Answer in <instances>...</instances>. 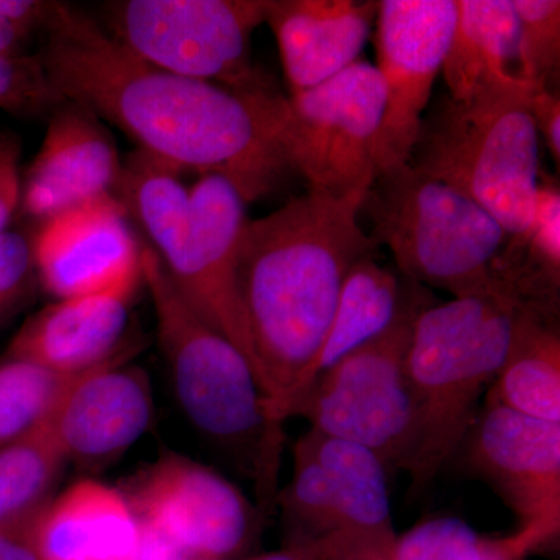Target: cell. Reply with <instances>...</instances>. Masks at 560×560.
I'll return each mask as SVG.
<instances>
[{"label": "cell", "instance_id": "7c38bea8", "mask_svg": "<svg viewBox=\"0 0 560 560\" xmlns=\"http://www.w3.org/2000/svg\"><path fill=\"white\" fill-rule=\"evenodd\" d=\"M464 467L514 512L518 529L560 530V423L486 401L459 451Z\"/></svg>", "mask_w": 560, "mask_h": 560}, {"label": "cell", "instance_id": "d6a6232c", "mask_svg": "<svg viewBox=\"0 0 560 560\" xmlns=\"http://www.w3.org/2000/svg\"><path fill=\"white\" fill-rule=\"evenodd\" d=\"M551 541L536 529H518L506 537H488L481 560H526L530 552Z\"/></svg>", "mask_w": 560, "mask_h": 560}, {"label": "cell", "instance_id": "5bb4252c", "mask_svg": "<svg viewBox=\"0 0 560 560\" xmlns=\"http://www.w3.org/2000/svg\"><path fill=\"white\" fill-rule=\"evenodd\" d=\"M190 267L175 287L212 329L241 350L254 370L237 275L238 245L248 220L246 202L226 179L202 175L190 189Z\"/></svg>", "mask_w": 560, "mask_h": 560}, {"label": "cell", "instance_id": "4dcf8cb0", "mask_svg": "<svg viewBox=\"0 0 560 560\" xmlns=\"http://www.w3.org/2000/svg\"><path fill=\"white\" fill-rule=\"evenodd\" d=\"M530 117L539 139L550 150L556 164L560 162V95L558 91H530L528 97Z\"/></svg>", "mask_w": 560, "mask_h": 560}, {"label": "cell", "instance_id": "44dd1931", "mask_svg": "<svg viewBox=\"0 0 560 560\" xmlns=\"http://www.w3.org/2000/svg\"><path fill=\"white\" fill-rule=\"evenodd\" d=\"M302 444L329 474L340 512L341 533L353 547L393 551L388 470L375 453L353 442L308 430Z\"/></svg>", "mask_w": 560, "mask_h": 560}, {"label": "cell", "instance_id": "6da1fadb", "mask_svg": "<svg viewBox=\"0 0 560 560\" xmlns=\"http://www.w3.org/2000/svg\"><path fill=\"white\" fill-rule=\"evenodd\" d=\"M38 55L55 91L86 106L178 171L217 175L248 202L291 173L289 98L278 90L238 92L176 75L136 57L86 14L55 3Z\"/></svg>", "mask_w": 560, "mask_h": 560}, {"label": "cell", "instance_id": "484cf974", "mask_svg": "<svg viewBox=\"0 0 560 560\" xmlns=\"http://www.w3.org/2000/svg\"><path fill=\"white\" fill-rule=\"evenodd\" d=\"M75 375L58 374L31 361H0V448L46 422Z\"/></svg>", "mask_w": 560, "mask_h": 560}, {"label": "cell", "instance_id": "8fae6325", "mask_svg": "<svg viewBox=\"0 0 560 560\" xmlns=\"http://www.w3.org/2000/svg\"><path fill=\"white\" fill-rule=\"evenodd\" d=\"M456 18L458 0L378 2L375 46L386 105L378 135L377 176L410 164Z\"/></svg>", "mask_w": 560, "mask_h": 560}, {"label": "cell", "instance_id": "d4e9b609", "mask_svg": "<svg viewBox=\"0 0 560 560\" xmlns=\"http://www.w3.org/2000/svg\"><path fill=\"white\" fill-rule=\"evenodd\" d=\"M276 506L282 514L285 545L338 541L357 548L341 533L337 497L327 470L300 440L293 448V474L279 489Z\"/></svg>", "mask_w": 560, "mask_h": 560}, {"label": "cell", "instance_id": "e0dca14e", "mask_svg": "<svg viewBox=\"0 0 560 560\" xmlns=\"http://www.w3.org/2000/svg\"><path fill=\"white\" fill-rule=\"evenodd\" d=\"M139 285L70 298L33 315L18 331L5 359L77 375L121 359L132 298Z\"/></svg>", "mask_w": 560, "mask_h": 560}, {"label": "cell", "instance_id": "9c48e42d", "mask_svg": "<svg viewBox=\"0 0 560 560\" xmlns=\"http://www.w3.org/2000/svg\"><path fill=\"white\" fill-rule=\"evenodd\" d=\"M287 151L308 189L330 197H366L377 178V145L386 88L366 61L312 90L290 94Z\"/></svg>", "mask_w": 560, "mask_h": 560}, {"label": "cell", "instance_id": "5b68a950", "mask_svg": "<svg viewBox=\"0 0 560 560\" xmlns=\"http://www.w3.org/2000/svg\"><path fill=\"white\" fill-rule=\"evenodd\" d=\"M528 88L467 102L444 97L423 119L410 165L488 210L510 238L528 230L540 180V139Z\"/></svg>", "mask_w": 560, "mask_h": 560}, {"label": "cell", "instance_id": "d590c367", "mask_svg": "<svg viewBox=\"0 0 560 560\" xmlns=\"http://www.w3.org/2000/svg\"><path fill=\"white\" fill-rule=\"evenodd\" d=\"M338 552H340V548L335 541L315 545H283L280 550L248 556L243 560H327Z\"/></svg>", "mask_w": 560, "mask_h": 560}, {"label": "cell", "instance_id": "8d00e7d4", "mask_svg": "<svg viewBox=\"0 0 560 560\" xmlns=\"http://www.w3.org/2000/svg\"><path fill=\"white\" fill-rule=\"evenodd\" d=\"M28 33L31 32L0 13V57H20Z\"/></svg>", "mask_w": 560, "mask_h": 560}, {"label": "cell", "instance_id": "83f0119b", "mask_svg": "<svg viewBox=\"0 0 560 560\" xmlns=\"http://www.w3.org/2000/svg\"><path fill=\"white\" fill-rule=\"evenodd\" d=\"M486 541L460 518H429L396 537L390 560H481Z\"/></svg>", "mask_w": 560, "mask_h": 560}, {"label": "cell", "instance_id": "277c9868", "mask_svg": "<svg viewBox=\"0 0 560 560\" xmlns=\"http://www.w3.org/2000/svg\"><path fill=\"white\" fill-rule=\"evenodd\" d=\"M526 304L504 289L420 308L407 357L416 438L405 471L412 492L429 488L458 453Z\"/></svg>", "mask_w": 560, "mask_h": 560}, {"label": "cell", "instance_id": "1f68e13d", "mask_svg": "<svg viewBox=\"0 0 560 560\" xmlns=\"http://www.w3.org/2000/svg\"><path fill=\"white\" fill-rule=\"evenodd\" d=\"M22 178L20 153L14 142H0V234L9 230L21 206Z\"/></svg>", "mask_w": 560, "mask_h": 560}, {"label": "cell", "instance_id": "9a60e30c", "mask_svg": "<svg viewBox=\"0 0 560 560\" xmlns=\"http://www.w3.org/2000/svg\"><path fill=\"white\" fill-rule=\"evenodd\" d=\"M121 361L77 374L51 412L50 430L68 463L103 466L149 429L153 415L149 377Z\"/></svg>", "mask_w": 560, "mask_h": 560}, {"label": "cell", "instance_id": "4316f807", "mask_svg": "<svg viewBox=\"0 0 560 560\" xmlns=\"http://www.w3.org/2000/svg\"><path fill=\"white\" fill-rule=\"evenodd\" d=\"M522 79L530 91L550 90L560 65L559 0H512Z\"/></svg>", "mask_w": 560, "mask_h": 560}, {"label": "cell", "instance_id": "52a82bcc", "mask_svg": "<svg viewBox=\"0 0 560 560\" xmlns=\"http://www.w3.org/2000/svg\"><path fill=\"white\" fill-rule=\"evenodd\" d=\"M423 305L422 294H407L388 329L316 374L282 408L280 420L304 418L316 433L359 444L388 474L407 469L416 438L407 357Z\"/></svg>", "mask_w": 560, "mask_h": 560}, {"label": "cell", "instance_id": "e575fe53", "mask_svg": "<svg viewBox=\"0 0 560 560\" xmlns=\"http://www.w3.org/2000/svg\"><path fill=\"white\" fill-rule=\"evenodd\" d=\"M36 518L0 525V560H38L33 540Z\"/></svg>", "mask_w": 560, "mask_h": 560}, {"label": "cell", "instance_id": "ac0fdd59", "mask_svg": "<svg viewBox=\"0 0 560 560\" xmlns=\"http://www.w3.org/2000/svg\"><path fill=\"white\" fill-rule=\"evenodd\" d=\"M378 2L270 0L267 22L291 94L312 90L359 61Z\"/></svg>", "mask_w": 560, "mask_h": 560}, {"label": "cell", "instance_id": "f546056e", "mask_svg": "<svg viewBox=\"0 0 560 560\" xmlns=\"http://www.w3.org/2000/svg\"><path fill=\"white\" fill-rule=\"evenodd\" d=\"M36 280L33 238L20 231L0 234V323L24 304Z\"/></svg>", "mask_w": 560, "mask_h": 560}, {"label": "cell", "instance_id": "836d02e7", "mask_svg": "<svg viewBox=\"0 0 560 560\" xmlns=\"http://www.w3.org/2000/svg\"><path fill=\"white\" fill-rule=\"evenodd\" d=\"M136 521H138L139 537L132 560H186L178 545L164 530L154 526L153 523L139 521V518Z\"/></svg>", "mask_w": 560, "mask_h": 560}, {"label": "cell", "instance_id": "7a4b0ae2", "mask_svg": "<svg viewBox=\"0 0 560 560\" xmlns=\"http://www.w3.org/2000/svg\"><path fill=\"white\" fill-rule=\"evenodd\" d=\"M364 198L308 189L243 228L238 293L254 371L276 422L308 381L349 271L377 249L359 221Z\"/></svg>", "mask_w": 560, "mask_h": 560}, {"label": "cell", "instance_id": "ffe728a7", "mask_svg": "<svg viewBox=\"0 0 560 560\" xmlns=\"http://www.w3.org/2000/svg\"><path fill=\"white\" fill-rule=\"evenodd\" d=\"M517 38L512 0H458L455 32L442 66L448 97L467 102L493 90L528 88L522 79Z\"/></svg>", "mask_w": 560, "mask_h": 560}, {"label": "cell", "instance_id": "2e32d148", "mask_svg": "<svg viewBox=\"0 0 560 560\" xmlns=\"http://www.w3.org/2000/svg\"><path fill=\"white\" fill-rule=\"evenodd\" d=\"M121 162L97 114L65 101L50 114L43 145L22 179L21 206L43 221L114 195Z\"/></svg>", "mask_w": 560, "mask_h": 560}, {"label": "cell", "instance_id": "7402d4cb", "mask_svg": "<svg viewBox=\"0 0 560 560\" xmlns=\"http://www.w3.org/2000/svg\"><path fill=\"white\" fill-rule=\"evenodd\" d=\"M559 307L526 304L488 400L560 423Z\"/></svg>", "mask_w": 560, "mask_h": 560}, {"label": "cell", "instance_id": "f1b7e54d", "mask_svg": "<svg viewBox=\"0 0 560 560\" xmlns=\"http://www.w3.org/2000/svg\"><path fill=\"white\" fill-rule=\"evenodd\" d=\"M62 102L38 57H0V108L38 117L54 113Z\"/></svg>", "mask_w": 560, "mask_h": 560}, {"label": "cell", "instance_id": "3957f363", "mask_svg": "<svg viewBox=\"0 0 560 560\" xmlns=\"http://www.w3.org/2000/svg\"><path fill=\"white\" fill-rule=\"evenodd\" d=\"M142 279L180 410L254 481L259 510H275L283 423L271 418L256 372L241 350L180 296L149 245L142 248Z\"/></svg>", "mask_w": 560, "mask_h": 560}, {"label": "cell", "instance_id": "30bf717a", "mask_svg": "<svg viewBox=\"0 0 560 560\" xmlns=\"http://www.w3.org/2000/svg\"><path fill=\"white\" fill-rule=\"evenodd\" d=\"M121 493L136 518L164 530L186 560H243L260 534L259 508L219 471L186 456H162Z\"/></svg>", "mask_w": 560, "mask_h": 560}, {"label": "cell", "instance_id": "d6986e66", "mask_svg": "<svg viewBox=\"0 0 560 560\" xmlns=\"http://www.w3.org/2000/svg\"><path fill=\"white\" fill-rule=\"evenodd\" d=\"M139 528L121 490L83 480L55 497L33 529L38 560H132Z\"/></svg>", "mask_w": 560, "mask_h": 560}, {"label": "cell", "instance_id": "ba28073f", "mask_svg": "<svg viewBox=\"0 0 560 560\" xmlns=\"http://www.w3.org/2000/svg\"><path fill=\"white\" fill-rule=\"evenodd\" d=\"M270 0H128L110 9L121 46L156 68L238 92L275 90L250 61Z\"/></svg>", "mask_w": 560, "mask_h": 560}, {"label": "cell", "instance_id": "603a6c76", "mask_svg": "<svg viewBox=\"0 0 560 560\" xmlns=\"http://www.w3.org/2000/svg\"><path fill=\"white\" fill-rule=\"evenodd\" d=\"M405 296L407 294L397 276L381 267L374 257L357 261L345 280L326 340L313 363L307 383L346 353L388 329L399 315Z\"/></svg>", "mask_w": 560, "mask_h": 560}, {"label": "cell", "instance_id": "8992f818", "mask_svg": "<svg viewBox=\"0 0 560 560\" xmlns=\"http://www.w3.org/2000/svg\"><path fill=\"white\" fill-rule=\"evenodd\" d=\"M363 210L371 217V237L388 246L411 282L455 298L510 289L495 272L510 235L455 187L401 165L375 178Z\"/></svg>", "mask_w": 560, "mask_h": 560}, {"label": "cell", "instance_id": "4fadbf2b", "mask_svg": "<svg viewBox=\"0 0 560 560\" xmlns=\"http://www.w3.org/2000/svg\"><path fill=\"white\" fill-rule=\"evenodd\" d=\"M114 195L40 223L33 237L36 276L57 300L139 285L142 248Z\"/></svg>", "mask_w": 560, "mask_h": 560}, {"label": "cell", "instance_id": "cb8c5ba5", "mask_svg": "<svg viewBox=\"0 0 560 560\" xmlns=\"http://www.w3.org/2000/svg\"><path fill=\"white\" fill-rule=\"evenodd\" d=\"M68 463L49 419L0 448V525L35 521Z\"/></svg>", "mask_w": 560, "mask_h": 560}]
</instances>
